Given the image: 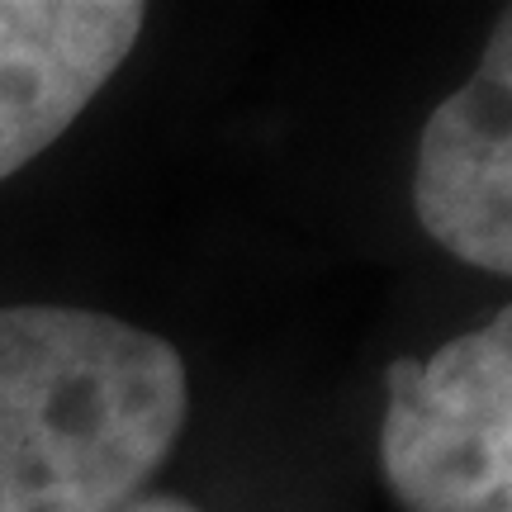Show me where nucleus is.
Returning a JSON list of instances; mask_svg holds the SVG:
<instances>
[{"label":"nucleus","mask_w":512,"mask_h":512,"mask_svg":"<svg viewBox=\"0 0 512 512\" xmlns=\"http://www.w3.org/2000/svg\"><path fill=\"white\" fill-rule=\"evenodd\" d=\"M143 19L138 0H0V181L86 114Z\"/></svg>","instance_id":"4"},{"label":"nucleus","mask_w":512,"mask_h":512,"mask_svg":"<svg viewBox=\"0 0 512 512\" xmlns=\"http://www.w3.org/2000/svg\"><path fill=\"white\" fill-rule=\"evenodd\" d=\"M124 512H200L195 503H185V498H138V503H128Z\"/></svg>","instance_id":"5"},{"label":"nucleus","mask_w":512,"mask_h":512,"mask_svg":"<svg viewBox=\"0 0 512 512\" xmlns=\"http://www.w3.org/2000/svg\"><path fill=\"white\" fill-rule=\"evenodd\" d=\"M512 24L470 86L446 95L418 143L413 209L427 238L489 275L512 271Z\"/></svg>","instance_id":"3"},{"label":"nucleus","mask_w":512,"mask_h":512,"mask_svg":"<svg viewBox=\"0 0 512 512\" xmlns=\"http://www.w3.org/2000/svg\"><path fill=\"white\" fill-rule=\"evenodd\" d=\"M185 413L166 337L91 309H0V512H124Z\"/></svg>","instance_id":"1"},{"label":"nucleus","mask_w":512,"mask_h":512,"mask_svg":"<svg viewBox=\"0 0 512 512\" xmlns=\"http://www.w3.org/2000/svg\"><path fill=\"white\" fill-rule=\"evenodd\" d=\"M380 465L408 512H512V313L394 361Z\"/></svg>","instance_id":"2"}]
</instances>
